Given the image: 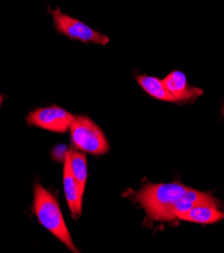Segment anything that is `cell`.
Listing matches in <instances>:
<instances>
[{
    "label": "cell",
    "mask_w": 224,
    "mask_h": 253,
    "mask_svg": "<svg viewBox=\"0 0 224 253\" xmlns=\"http://www.w3.org/2000/svg\"><path fill=\"white\" fill-rule=\"evenodd\" d=\"M188 187L178 183L152 184L144 186L134 197L154 221H169L170 208L179 202L187 192Z\"/></svg>",
    "instance_id": "6da1fadb"
},
{
    "label": "cell",
    "mask_w": 224,
    "mask_h": 253,
    "mask_svg": "<svg viewBox=\"0 0 224 253\" xmlns=\"http://www.w3.org/2000/svg\"><path fill=\"white\" fill-rule=\"evenodd\" d=\"M34 211L39 222L73 252H78L67 228L59 202L55 196L37 184L34 195Z\"/></svg>",
    "instance_id": "7a4b0ae2"
},
{
    "label": "cell",
    "mask_w": 224,
    "mask_h": 253,
    "mask_svg": "<svg viewBox=\"0 0 224 253\" xmlns=\"http://www.w3.org/2000/svg\"><path fill=\"white\" fill-rule=\"evenodd\" d=\"M69 130L75 148L94 156L104 155L109 150L108 141L100 127L86 116H74Z\"/></svg>",
    "instance_id": "3957f363"
},
{
    "label": "cell",
    "mask_w": 224,
    "mask_h": 253,
    "mask_svg": "<svg viewBox=\"0 0 224 253\" xmlns=\"http://www.w3.org/2000/svg\"><path fill=\"white\" fill-rule=\"evenodd\" d=\"M51 13L57 32L69 39L96 44H107L109 42V39L106 36L94 31L86 23L63 13L60 8L53 9Z\"/></svg>",
    "instance_id": "277c9868"
},
{
    "label": "cell",
    "mask_w": 224,
    "mask_h": 253,
    "mask_svg": "<svg viewBox=\"0 0 224 253\" xmlns=\"http://www.w3.org/2000/svg\"><path fill=\"white\" fill-rule=\"evenodd\" d=\"M73 119L74 116L71 113L59 106L38 108L32 111L27 117L30 125L58 133L69 130Z\"/></svg>",
    "instance_id": "5b68a950"
},
{
    "label": "cell",
    "mask_w": 224,
    "mask_h": 253,
    "mask_svg": "<svg viewBox=\"0 0 224 253\" xmlns=\"http://www.w3.org/2000/svg\"><path fill=\"white\" fill-rule=\"evenodd\" d=\"M163 83L175 102L194 101L203 94L202 89L189 86L186 75L180 71H174L168 74Z\"/></svg>",
    "instance_id": "8992f818"
},
{
    "label": "cell",
    "mask_w": 224,
    "mask_h": 253,
    "mask_svg": "<svg viewBox=\"0 0 224 253\" xmlns=\"http://www.w3.org/2000/svg\"><path fill=\"white\" fill-rule=\"evenodd\" d=\"M63 185L65 191V197L67 200L68 207L71 211V215L77 219L82 214V199L84 193L81 191L77 181L75 180L71 171L70 163L67 155L65 156L64 171H63Z\"/></svg>",
    "instance_id": "52a82bcc"
},
{
    "label": "cell",
    "mask_w": 224,
    "mask_h": 253,
    "mask_svg": "<svg viewBox=\"0 0 224 253\" xmlns=\"http://www.w3.org/2000/svg\"><path fill=\"white\" fill-rule=\"evenodd\" d=\"M175 219L189 221L199 224H212L224 219V212L218 209V206L214 205H200L193 207L192 209L177 213Z\"/></svg>",
    "instance_id": "ba28073f"
},
{
    "label": "cell",
    "mask_w": 224,
    "mask_h": 253,
    "mask_svg": "<svg viewBox=\"0 0 224 253\" xmlns=\"http://www.w3.org/2000/svg\"><path fill=\"white\" fill-rule=\"evenodd\" d=\"M66 155L69 159L71 171L74 175V178L77 181L81 191L84 193L88 176L87 158L84 154L80 153V151L76 150L75 148H70V150Z\"/></svg>",
    "instance_id": "9c48e42d"
},
{
    "label": "cell",
    "mask_w": 224,
    "mask_h": 253,
    "mask_svg": "<svg viewBox=\"0 0 224 253\" xmlns=\"http://www.w3.org/2000/svg\"><path fill=\"white\" fill-rule=\"evenodd\" d=\"M136 80L139 86L149 96L161 101H166V102H175V100H174V98L166 89L163 80L145 75L136 76Z\"/></svg>",
    "instance_id": "30bf717a"
},
{
    "label": "cell",
    "mask_w": 224,
    "mask_h": 253,
    "mask_svg": "<svg viewBox=\"0 0 224 253\" xmlns=\"http://www.w3.org/2000/svg\"><path fill=\"white\" fill-rule=\"evenodd\" d=\"M2 102H3V96H2L1 94H0V107H1Z\"/></svg>",
    "instance_id": "8fae6325"
},
{
    "label": "cell",
    "mask_w": 224,
    "mask_h": 253,
    "mask_svg": "<svg viewBox=\"0 0 224 253\" xmlns=\"http://www.w3.org/2000/svg\"><path fill=\"white\" fill-rule=\"evenodd\" d=\"M223 113H224V108H223Z\"/></svg>",
    "instance_id": "7c38bea8"
}]
</instances>
